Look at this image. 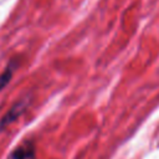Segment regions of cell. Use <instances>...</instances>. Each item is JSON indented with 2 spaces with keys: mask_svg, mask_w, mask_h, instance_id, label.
Wrapping results in <instances>:
<instances>
[{
  "mask_svg": "<svg viewBox=\"0 0 159 159\" xmlns=\"http://www.w3.org/2000/svg\"><path fill=\"white\" fill-rule=\"evenodd\" d=\"M29 103H30L29 98H22L20 101H17L16 103H14L11 106V108L1 117V119H0V130L7 128L10 124H12L15 120H17V118L26 111Z\"/></svg>",
  "mask_w": 159,
  "mask_h": 159,
  "instance_id": "cell-1",
  "label": "cell"
},
{
  "mask_svg": "<svg viewBox=\"0 0 159 159\" xmlns=\"http://www.w3.org/2000/svg\"><path fill=\"white\" fill-rule=\"evenodd\" d=\"M35 158H36L35 144L30 140L22 142L7 157V159H35Z\"/></svg>",
  "mask_w": 159,
  "mask_h": 159,
  "instance_id": "cell-2",
  "label": "cell"
},
{
  "mask_svg": "<svg viewBox=\"0 0 159 159\" xmlns=\"http://www.w3.org/2000/svg\"><path fill=\"white\" fill-rule=\"evenodd\" d=\"M14 75V66H7L1 73H0V92L9 84V82L11 81Z\"/></svg>",
  "mask_w": 159,
  "mask_h": 159,
  "instance_id": "cell-3",
  "label": "cell"
}]
</instances>
